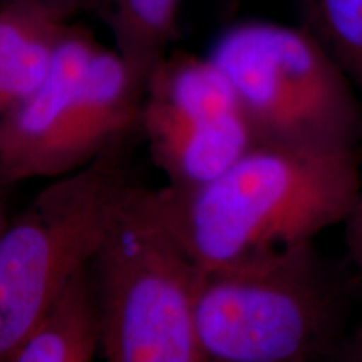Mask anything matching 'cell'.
<instances>
[{
  "label": "cell",
  "instance_id": "6da1fadb",
  "mask_svg": "<svg viewBox=\"0 0 362 362\" xmlns=\"http://www.w3.org/2000/svg\"><path fill=\"white\" fill-rule=\"evenodd\" d=\"M362 187L357 149L257 143L200 188L160 194L197 269L309 243L349 218Z\"/></svg>",
  "mask_w": 362,
  "mask_h": 362
},
{
  "label": "cell",
  "instance_id": "7a4b0ae2",
  "mask_svg": "<svg viewBox=\"0 0 362 362\" xmlns=\"http://www.w3.org/2000/svg\"><path fill=\"white\" fill-rule=\"evenodd\" d=\"M90 275L104 362H206L194 324L197 267L160 189H126Z\"/></svg>",
  "mask_w": 362,
  "mask_h": 362
},
{
  "label": "cell",
  "instance_id": "3957f363",
  "mask_svg": "<svg viewBox=\"0 0 362 362\" xmlns=\"http://www.w3.org/2000/svg\"><path fill=\"white\" fill-rule=\"evenodd\" d=\"M143 93L115 49L71 25L42 83L0 126V185L62 178L128 141Z\"/></svg>",
  "mask_w": 362,
  "mask_h": 362
},
{
  "label": "cell",
  "instance_id": "277c9868",
  "mask_svg": "<svg viewBox=\"0 0 362 362\" xmlns=\"http://www.w3.org/2000/svg\"><path fill=\"white\" fill-rule=\"evenodd\" d=\"M123 141L51 180L0 238V362H11L66 288L93 264L131 180Z\"/></svg>",
  "mask_w": 362,
  "mask_h": 362
},
{
  "label": "cell",
  "instance_id": "5b68a950",
  "mask_svg": "<svg viewBox=\"0 0 362 362\" xmlns=\"http://www.w3.org/2000/svg\"><path fill=\"white\" fill-rule=\"evenodd\" d=\"M194 324L206 362H310L337 329L312 242L197 269Z\"/></svg>",
  "mask_w": 362,
  "mask_h": 362
},
{
  "label": "cell",
  "instance_id": "8992f818",
  "mask_svg": "<svg viewBox=\"0 0 362 362\" xmlns=\"http://www.w3.org/2000/svg\"><path fill=\"white\" fill-rule=\"evenodd\" d=\"M208 57L226 76L257 143L356 149V88L305 27L248 21L226 29Z\"/></svg>",
  "mask_w": 362,
  "mask_h": 362
},
{
  "label": "cell",
  "instance_id": "52a82bcc",
  "mask_svg": "<svg viewBox=\"0 0 362 362\" xmlns=\"http://www.w3.org/2000/svg\"><path fill=\"white\" fill-rule=\"evenodd\" d=\"M149 156L178 192L225 173L257 144L232 83L211 62L168 52L144 84L139 129Z\"/></svg>",
  "mask_w": 362,
  "mask_h": 362
},
{
  "label": "cell",
  "instance_id": "ba28073f",
  "mask_svg": "<svg viewBox=\"0 0 362 362\" xmlns=\"http://www.w3.org/2000/svg\"><path fill=\"white\" fill-rule=\"evenodd\" d=\"M69 17L30 2L0 6V126L47 74Z\"/></svg>",
  "mask_w": 362,
  "mask_h": 362
},
{
  "label": "cell",
  "instance_id": "9c48e42d",
  "mask_svg": "<svg viewBox=\"0 0 362 362\" xmlns=\"http://www.w3.org/2000/svg\"><path fill=\"white\" fill-rule=\"evenodd\" d=\"M99 312L90 269L74 279L11 362H94Z\"/></svg>",
  "mask_w": 362,
  "mask_h": 362
},
{
  "label": "cell",
  "instance_id": "30bf717a",
  "mask_svg": "<svg viewBox=\"0 0 362 362\" xmlns=\"http://www.w3.org/2000/svg\"><path fill=\"white\" fill-rule=\"evenodd\" d=\"M183 0H96L136 83L144 89L148 76L173 42Z\"/></svg>",
  "mask_w": 362,
  "mask_h": 362
},
{
  "label": "cell",
  "instance_id": "8fae6325",
  "mask_svg": "<svg viewBox=\"0 0 362 362\" xmlns=\"http://www.w3.org/2000/svg\"><path fill=\"white\" fill-rule=\"evenodd\" d=\"M304 27L362 90V0H298Z\"/></svg>",
  "mask_w": 362,
  "mask_h": 362
},
{
  "label": "cell",
  "instance_id": "7c38bea8",
  "mask_svg": "<svg viewBox=\"0 0 362 362\" xmlns=\"http://www.w3.org/2000/svg\"><path fill=\"white\" fill-rule=\"evenodd\" d=\"M344 223H346V237H347V243H349L352 259H354L356 265H361L362 264V187L349 218L344 221Z\"/></svg>",
  "mask_w": 362,
  "mask_h": 362
},
{
  "label": "cell",
  "instance_id": "4fadbf2b",
  "mask_svg": "<svg viewBox=\"0 0 362 362\" xmlns=\"http://www.w3.org/2000/svg\"><path fill=\"white\" fill-rule=\"evenodd\" d=\"M11 2L40 4V6H45L52 8V11L61 12L62 16L69 17V19L76 12L96 6V0H2V4H11Z\"/></svg>",
  "mask_w": 362,
  "mask_h": 362
},
{
  "label": "cell",
  "instance_id": "5bb4252c",
  "mask_svg": "<svg viewBox=\"0 0 362 362\" xmlns=\"http://www.w3.org/2000/svg\"><path fill=\"white\" fill-rule=\"evenodd\" d=\"M7 192L8 188L0 185V238H2L4 232L7 230L8 223H11L12 218H8L7 215Z\"/></svg>",
  "mask_w": 362,
  "mask_h": 362
},
{
  "label": "cell",
  "instance_id": "9a60e30c",
  "mask_svg": "<svg viewBox=\"0 0 362 362\" xmlns=\"http://www.w3.org/2000/svg\"><path fill=\"white\" fill-rule=\"evenodd\" d=\"M357 269H359V274L362 279V264L357 265ZM352 362H362V325L359 330V336H357V341H356V349H354V356H352Z\"/></svg>",
  "mask_w": 362,
  "mask_h": 362
}]
</instances>
